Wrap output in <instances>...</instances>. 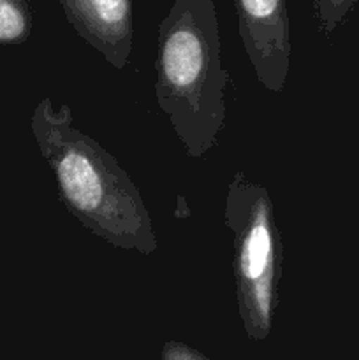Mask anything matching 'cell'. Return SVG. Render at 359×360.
Wrapping results in <instances>:
<instances>
[{
    "label": "cell",
    "mask_w": 359,
    "mask_h": 360,
    "mask_svg": "<svg viewBox=\"0 0 359 360\" xmlns=\"http://www.w3.org/2000/svg\"><path fill=\"white\" fill-rule=\"evenodd\" d=\"M30 127L69 213L109 245L151 255L157 236L139 190L109 151L74 127L69 105L44 97Z\"/></svg>",
    "instance_id": "cell-1"
},
{
    "label": "cell",
    "mask_w": 359,
    "mask_h": 360,
    "mask_svg": "<svg viewBox=\"0 0 359 360\" xmlns=\"http://www.w3.org/2000/svg\"><path fill=\"white\" fill-rule=\"evenodd\" d=\"M155 95L187 155L215 146L225 122L227 70L213 0H175L157 37Z\"/></svg>",
    "instance_id": "cell-2"
},
{
    "label": "cell",
    "mask_w": 359,
    "mask_h": 360,
    "mask_svg": "<svg viewBox=\"0 0 359 360\" xmlns=\"http://www.w3.org/2000/svg\"><path fill=\"white\" fill-rule=\"evenodd\" d=\"M224 221L234 241L238 313L246 336L264 341L271 333L282 276V236L270 193L236 172L227 186Z\"/></svg>",
    "instance_id": "cell-3"
},
{
    "label": "cell",
    "mask_w": 359,
    "mask_h": 360,
    "mask_svg": "<svg viewBox=\"0 0 359 360\" xmlns=\"http://www.w3.org/2000/svg\"><path fill=\"white\" fill-rule=\"evenodd\" d=\"M238 30L259 83L284 90L291 69L292 41L287 0H234Z\"/></svg>",
    "instance_id": "cell-4"
},
{
    "label": "cell",
    "mask_w": 359,
    "mask_h": 360,
    "mask_svg": "<svg viewBox=\"0 0 359 360\" xmlns=\"http://www.w3.org/2000/svg\"><path fill=\"white\" fill-rule=\"evenodd\" d=\"M70 27L115 69L129 63L134 42L132 0H58Z\"/></svg>",
    "instance_id": "cell-5"
},
{
    "label": "cell",
    "mask_w": 359,
    "mask_h": 360,
    "mask_svg": "<svg viewBox=\"0 0 359 360\" xmlns=\"http://www.w3.org/2000/svg\"><path fill=\"white\" fill-rule=\"evenodd\" d=\"M32 34L28 0H0V44H23Z\"/></svg>",
    "instance_id": "cell-6"
},
{
    "label": "cell",
    "mask_w": 359,
    "mask_h": 360,
    "mask_svg": "<svg viewBox=\"0 0 359 360\" xmlns=\"http://www.w3.org/2000/svg\"><path fill=\"white\" fill-rule=\"evenodd\" d=\"M355 4L358 0H313V9L324 34H333Z\"/></svg>",
    "instance_id": "cell-7"
},
{
    "label": "cell",
    "mask_w": 359,
    "mask_h": 360,
    "mask_svg": "<svg viewBox=\"0 0 359 360\" xmlns=\"http://www.w3.org/2000/svg\"><path fill=\"white\" fill-rule=\"evenodd\" d=\"M160 360H210L206 355L180 341H168L162 348Z\"/></svg>",
    "instance_id": "cell-8"
}]
</instances>
